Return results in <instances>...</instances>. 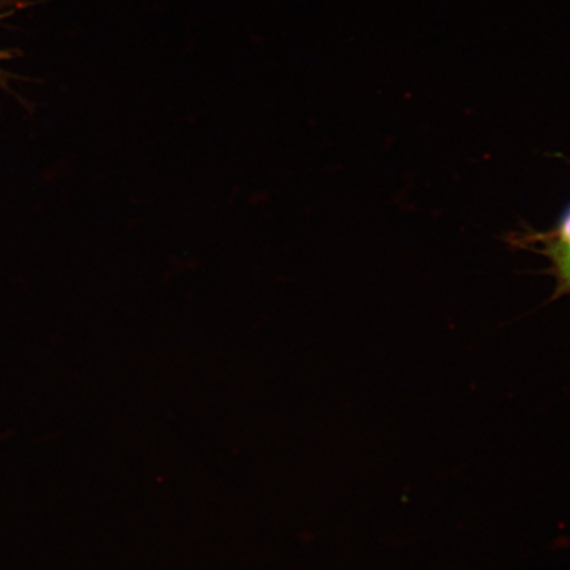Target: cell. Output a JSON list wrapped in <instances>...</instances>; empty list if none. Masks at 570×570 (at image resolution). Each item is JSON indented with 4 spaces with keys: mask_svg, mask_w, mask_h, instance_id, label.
I'll return each instance as SVG.
<instances>
[{
    "mask_svg": "<svg viewBox=\"0 0 570 570\" xmlns=\"http://www.w3.org/2000/svg\"><path fill=\"white\" fill-rule=\"evenodd\" d=\"M552 238L570 248V208L567 210L564 216H562L558 232H556V235Z\"/></svg>",
    "mask_w": 570,
    "mask_h": 570,
    "instance_id": "2",
    "label": "cell"
},
{
    "mask_svg": "<svg viewBox=\"0 0 570 570\" xmlns=\"http://www.w3.org/2000/svg\"><path fill=\"white\" fill-rule=\"evenodd\" d=\"M544 244L546 253L550 255L554 273L559 277L560 294H570V248L552 237Z\"/></svg>",
    "mask_w": 570,
    "mask_h": 570,
    "instance_id": "1",
    "label": "cell"
}]
</instances>
